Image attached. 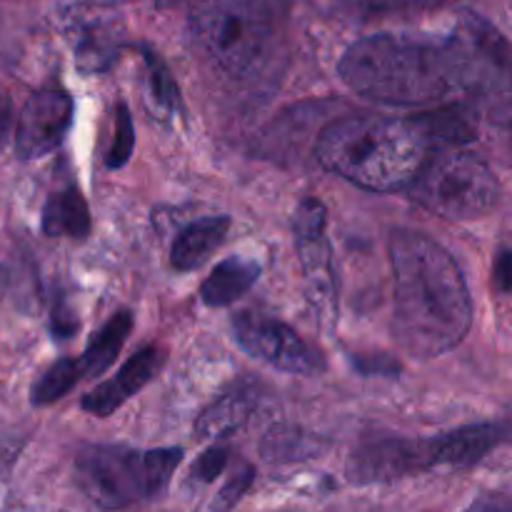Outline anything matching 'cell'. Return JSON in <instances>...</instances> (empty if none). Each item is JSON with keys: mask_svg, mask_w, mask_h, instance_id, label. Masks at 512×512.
Returning a JSON list of instances; mask_svg holds the SVG:
<instances>
[{"mask_svg": "<svg viewBox=\"0 0 512 512\" xmlns=\"http://www.w3.org/2000/svg\"><path fill=\"white\" fill-rule=\"evenodd\" d=\"M430 140L418 120L350 115L318 135L315 158L325 170L373 193L410 190L430 158Z\"/></svg>", "mask_w": 512, "mask_h": 512, "instance_id": "3957f363", "label": "cell"}, {"mask_svg": "<svg viewBox=\"0 0 512 512\" xmlns=\"http://www.w3.org/2000/svg\"><path fill=\"white\" fill-rule=\"evenodd\" d=\"M293 230L310 303L318 318L330 328L338 320L335 318L338 315V280H335L325 205L315 198H305L295 210Z\"/></svg>", "mask_w": 512, "mask_h": 512, "instance_id": "ba28073f", "label": "cell"}, {"mask_svg": "<svg viewBox=\"0 0 512 512\" xmlns=\"http://www.w3.org/2000/svg\"><path fill=\"white\" fill-rule=\"evenodd\" d=\"M233 338L260 363L290 375H318L325 370L320 350L305 343L283 320L255 310H243L233 318Z\"/></svg>", "mask_w": 512, "mask_h": 512, "instance_id": "9c48e42d", "label": "cell"}, {"mask_svg": "<svg viewBox=\"0 0 512 512\" xmlns=\"http://www.w3.org/2000/svg\"><path fill=\"white\" fill-rule=\"evenodd\" d=\"M230 450L223 445H213L205 453H200V458L195 460L193 468H190V478L198 480V483H213L223 475V470L228 468Z\"/></svg>", "mask_w": 512, "mask_h": 512, "instance_id": "484cf974", "label": "cell"}, {"mask_svg": "<svg viewBox=\"0 0 512 512\" xmlns=\"http://www.w3.org/2000/svg\"><path fill=\"white\" fill-rule=\"evenodd\" d=\"M410 193L415 203L445 220H478L495 208L500 185L473 153L448 150L428 158Z\"/></svg>", "mask_w": 512, "mask_h": 512, "instance_id": "52a82bcc", "label": "cell"}, {"mask_svg": "<svg viewBox=\"0 0 512 512\" xmlns=\"http://www.w3.org/2000/svg\"><path fill=\"white\" fill-rule=\"evenodd\" d=\"M130 330H133V313H130V310H118V313L90 338L88 348H85L83 358H80L83 378H100V375L118 360Z\"/></svg>", "mask_w": 512, "mask_h": 512, "instance_id": "d6986e66", "label": "cell"}, {"mask_svg": "<svg viewBox=\"0 0 512 512\" xmlns=\"http://www.w3.org/2000/svg\"><path fill=\"white\" fill-rule=\"evenodd\" d=\"M253 413V400L243 393H230L215 398L195 420V435L200 440L225 438L248 423Z\"/></svg>", "mask_w": 512, "mask_h": 512, "instance_id": "ffe728a7", "label": "cell"}, {"mask_svg": "<svg viewBox=\"0 0 512 512\" xmlns=\"http://www.w3.org/2000/svg\"><path fill=\"white\" fill-rule=\"evenodd\" d=\"M80 320L75 315V310L70 308L68 298L65 295H58L53 303V310H50V333H53L55 340H68L78 333Z\"/></svg>", "mask_w": 512, "mask_h": 512, "instance_id": "4316f807", "label": "cell"}, {"mask_svg": "<svg viewBox=\"0 0 512 512\" xmlns=\"http://www.w3.org/2000/svg\"><path fill=\"white\" fill-rule=\"evenodd\" d=\"M183 460L180 448L133 450L123 445H85L75 455V480L85 498L103 510H125L168 488Z\"/></svg>", "mask_w": 512, "mask_h": 512, "instance_id": "277c9868", "label": "cell"}, {"mask_svg": "<svg viewBox=\"0 0 512 512\" xmlns=\"http://www.w3.org/2000/svg\"><path fill=\"white\" fill-rule=\"evenodd\" d=\"M390 265L400 348L418 360L458 348L473 325V300L453 255L425 233L400 228L390 238Z\"/></svg>", "mask_w": 512, "mask_h": 512, "instance_id": "6da1fadb", "label": "cell"}, {"mask_svg": "<svg viewBox=\"0 0 512 512\" xmlns=\"http://www.w3.org/2000/svg\"><path fill=\"white\" fill-rule=\"evenodd\" d=\"M430 468H435L430 440L385 438L353 450L345 475L353 485H383Z\"/></svg>", "mask_w": 512, "mask_h": 512, "instance_id": "30bf717a", "label": "cell"}, {"mask_svg": "<svg viewBox=\"0 0 512 512\" xmlns=\"http://www.w3.org/2000/svg\"><path fill=\"white\" fill-rule=\"evenodd\" d=\"M83 378V370H80V360L63 358L58 363L50 365L43 375L33 383L30 390V403L35 408H45V405L58 403L63 395H68L75 388V383Z\"/></svg>", "mask_w": 512, "mask_h": 512, "instance_id": "44dd1931", "label": "cell"}, {"mask_svg": "<svg viewBox=\"0 0 512 512\" xmlns=\"http://www.w3.org/2000/svg\"><path fill=\"white\" fill-rule=\"evenodd\" d=\"M260 278V265L248 258H228L210 270L200 285V298L208 308H228L250 293Z\"/></svg>", "mask_w": 512, "mask_h": 512, "instance_id": "2e32d148", "label": "cell"}, {"mask_svg": "<svg viewBox=\"0 0 512 512\" xmlns=\"http://www.w3.org/2000/svg\"><path fill=\"white\" fill-rule=\"evenodd\" d=\"M458 60L460 100L480 118L512 125V45L493 25L465 18L450 35Z\"/></svg>", "mask_w": 512, "mask_h": 512, "instance_id": "8992f818", "label": "cell"}, {"mask_svg": "<svg viewBox=\"0 0 512 512\" xmlns=\"http://www.w3.org/2000/svg\"><path fill=\"white\" fill-rule=\"evenodd\" d=\"M145 63H148V75H150V93L153 100L168 113L180 110V88L178 83L170 75L168 65L158 58L155 53H145Z\"/></svg>", "mask_w": 512, "mask_h": 512, "instance_id": "cb8c5ba5", "label": "cell"}, {"mask_svg": "<svg viewBox=\"0 0 512 512\" xmlns=\"http://www.w3.org/2000/svg\"><path fill=\"white\" fill-rule=\"evenodd\" d=\"M353 93L385 105H433L458 90L453 40L405 33H378L350 45L338 63Z\"/></svg>", "mask_w": 512, "mask_h": 512, "instance_id": "7a4b0ae2", "label": "cell"}, {"mask_svg": "<svg viewBox=\"0 0 512 512\" xmlns=\"http://www.w3.org/2000/svg\"><path fill=\"white\" fill-rule=\"evenodd\" d=\"M350 363L355 365V370H360L363 375H393L400 373V363L390 355H350Z\"/></svg>", "mask_w": 512, "mask_h": 512, "instance_id": "83f0119b", "label": "cell"}, {"mask_svg": "<svg viewBox=\"0 0 512 512\" xmlns=\"http://www.w3.org/2000/svg\"><path fill=\"white\" fill-rule=\"evenodd\" d=\"M255 483V468L250 463H238L230 473V478L225 480L223 488L218 490L213 500V512H233L238 508L240 500L248 495V490L253 488Z\"/></svg>", "mask_w": 512, "mask_h": 512, "instance_id": "d4e9b609", "label": "cell"}, {"mask_svg": "<svg viewBox=\"0 0 512 512\" xmlns=\"http://www.w3.org/2000/svg\"><path fill=\"white\" fill-rule=\"evenodd\" d=\"M150 3H153L155 8H173V5L183 3V0H150Z\"/></svg>", "mask_w": 512, "mask_h": 512, "instance_id": "4dcf8cb0", "label": "cell"}, {"mask_svg": "<svg viewBox=\"0 0 512 512\" xmlns=\"http://www.w3.org/2000/svg\"><path fill=\"white\" fill-rule=\"evenodd\" d=\"M190 25L200 48L235 78L263 65L273 40L270 0H190Z\"/></svg>", "mask_w": 512, "mask_h": 512, "instance_id": "5b68a950", "label": "cell"}, {"mask_svg": "<svg viewBox=\"0 0 512 512\" xmlns=\"http://www.w3.org/2000/svg\"><path fill=\"white\" fill-rule=\"evenodd\" d=\"M68 38L73 43L75 60L83 73H100L115 58V48L108 40V25L98 15L73 13L68 18Z\"/></svg>", "mask_w": 512, "mask_h": 512, "instance_id": "e0dca14e", "label": "cell"}, {"mask_svg": "<svg viewBox=\"0 0 512 512\" xmlns=\"http://www.w3.org/2000/svg\"><path fill=\"white\" fill-rule=\"evenodd\" d=\"M73 125V98L65 90L45 88L28 98L15 125V153L23 160L53 153Z\"/></svg>", "mask_w": 512, "mask_h": 512, "instance_id": "8fae6325", "label": "cell"}, {"mask_svg": "<svg viewBox=\"0 0 512 512\" xmlns=\"http://www.w3.org/2000/svg\"><path fill=\"white\" fill-rule=\"evenodd\" d=\"M228 230V215H210V218L190 223L173 240V248H170V263H173V268L180 270V273L198 270L220 248Z\"/></svg>", "mask_w": 512, "mask_h": 512, "instance_id": "5bb4252c", "label": "cell"}, {"mask_svg": "<svg viewBox=\"0 0 512 512\" xmlns=\"http://www.w3.org/2000/svg\"><path fill=\"white\" fill-rule=\"evenodd\" d=\"M313 453V440L303 438L298 430H273L263 445V455L270 463H293V460H305Z\"/></svg>", "mask_w": 512, "mask_h": 512, "instance_id": "7402d4cb", "label": "cell"}, {"mask_svg": "<svg viewBox=\"0 0 512 512\" xmlns=\"http://www.w3.org/2000/svg\"><path fill=\"white\" fill-rule=\"evenodd\" d=\"M10 123H13V105H10V95L5 93L0 85V148L5 145L10 133Z\"/></svg>", "mask_w": 512, "mask_h": 512, "instance_id": "f546056e", "label": "cell"}, {"mask_svg": "<svg viewBox=\"0 0 512 512\" xmlns=\"http://www.w3.org/2000/svg\"><path fill=\"white\" fill-rule=\"evenodd\" d=\"M493 283L500 293H512V250H500L495 255Z\"/></svg>", "mask_w": 512, "mask_h": 512, "instance_id": "f1b7e54d", "label": "cell"}, {"mask_svg": "<svg viewBox=\"0 0 512 512\" xmlns=\"http://www.w3.org/2000/svg\"><path fill=\"white\" fill-rule=\"evenodd\" d=\"M165 358H168V353H165L163 348H158V345H148V348L138 350V353H135L133 358H128V363L118 370V375H115L113 380H105L98 388L88 390V393L83 395V400H80V408H83L85 413L95 415V418H108V415H113L130 395H135L138 390H143L145 385L153 383L155 375L163 370Z\"/></svg>", "mask_w": 512, "mask_h": 512, "instance_id": "7c38bea8", "label": "cell"}, {"mask_svg": "<svg viewBox=\"0 0 512 512\" xmlns=\"http://www.w3.org/2000/svg\"><path fill=\"white\" fill-rule=\"evenodd\" d=\"M478 118V110L470 103H465V100L450 103L445 108L430 110V113L415 115V120L423 128L430 145L440 140V143L450 145V148L475 140V135H478Z\"/></svg>", "mask_w": 512, "mask_h": 512, "instance_id": "ac0fdd59", "label": "cell"}, {"mask_svg": "<svg viewBox=\"0 0 512 512\" xmlns=\"http://www.w3.org/2000/svg\"><path fill=\"white\" fill-rule=\"evenodd\" d=\"M500 440H503V433H500L498 425L475 423L455 428L445 435H438V438L430 440V445H433L435 465L473 468V465H478Z\"/></svg>", "mask_w": 512, "mask_h": 512, "instance_id": "4fadbf2b", "label": "cell"}, {"mask_svg": "<svg viewBox=\"0 0 512 512\" xmlns=\"http://www.w3.org/2000/svg\"><path fill=\"white\" fill-rule=\"evenodd\" d=\"M40 228L50 238H88L93 220H90V208L83 193L75 185H65V188L50 193V198L43 205Z\"/></svg>", "mask_w": 512, "mask_h": 512, "instance_id": "9a60e30c", "label": "cell"}, {"mask_svg": "<svg viewBox=\"0 0 512 512\" xmlns=\"http://www.w3.org/2000/svg\"><path fill=\"white\" fill-rule=\"evenodd\" d=\"M135 148V128L130 110L125 103L115 105V118H113V138H110L108 150H105V165L110 170L123 168L130 160Z\"/></svg>", "mask_w": 512, "mask_h": 512, "instance_id": "603a6c76", "label": "cell"}]
</instances>
